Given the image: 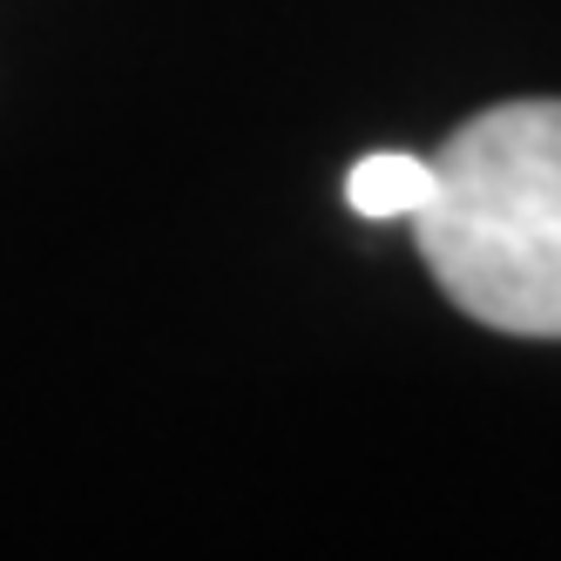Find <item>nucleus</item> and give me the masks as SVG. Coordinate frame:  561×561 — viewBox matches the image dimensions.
<instances>
[{"label": "nucleus", "mask_w": 561, "mask_h": 561, "mask_svg": "<svg viewBox=\"0 0 561 561\" xmlns=\"http://www.w3.org/2000/svg\"><path fill=\"white\" fill-rule=\"evenodd\" d=\"M433 163L413 149H373V156H358L352 176H345V204L358 217H373V224H413L426 210V196H433Z\"/></svg>", "instance_id": "nucleus-2"}, {"label": "nucleus", "mask_w": 561, "mask_h": 561, "mask_svg": "<svg viewBox=\"0 0 561 561\" xmlns=\"http://www.w3.org/2000/svg\"><path fill=\"white\" fill-rule=\"evenodd\" d=\"M420 257L467 318L561 339V102H501L433 156Z\"/></svg>", "instance_id": "nucleus-1"}]
</instances>
